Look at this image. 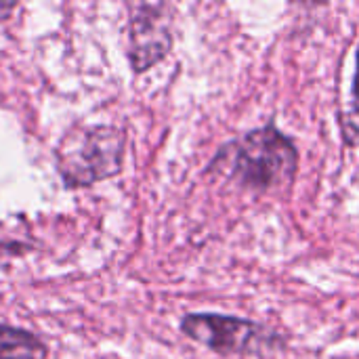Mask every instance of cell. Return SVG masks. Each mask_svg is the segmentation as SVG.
<instances>
[{"label":"cell","instance_id":"3","mask_svg":"<svg viewBox=\"0 0 359 359\" xmlns=\"http://www.w3.org/2000/svg\"><path fill=\"white\" fill-rule=\"evenodd\" d=\"M181 332L221 355H265L284 345L282 337L267 326L221 313H187L181 320Z\"/></svg>","mask_w":359,"mask_h":359},{"label":"cell","instance_id":"6","mask_svg":"<svg viewBox=\"0 0 359 359\" xmlns=\"http://www.w3.org/2000/svg\"><path fill=\"white\" fill-rule=\"evenodd\" d=\"M343 130L345 139L353 145L359 143V44L355 53V72L351 80V90H349V105L343 118Z\"/></svg>","mask_w":359,"mask_h":359},{"label":"cell","instance_id":"1","mask_svg":"<svg viewBox=\"0 0 359 359\" xmlns=\"http://www.w3.org/2000/svg\"><path fill=\"white\" fill-rule=\"evenodd\" d=\"M124 154V130L111 124H80L61 137L55 166L65 189H86L120 175Z\"/></svg>","mask_w":359,"mask_h":359},{"label":"cell","instance_id":"7","mask_svg":"<svg viewBox=\"0 0 359 359\" xmlns=\"http://www.w3.org/2000/svg\"><path fill=\"white\" fill-rule=\"evenodd\" d=\"M32 250L29 244L21 242H0V259H13V257H23Z\"/></svg>","mask_w":359,"mask_h":359},{"label":"cell","instance_id":"4","mask_svg":"<svg viewBox=\"0 0 359 359\" xmlns=\"http://www.w3.org/2000/svg\"><path fill=\"white\" fill-rule=\"evenodd\" d=\"M175 6L168 2H130L126 57L135 74H145L172 48Z\"/></svg>","mask_w":359,"mask_h":359},{"label":"cell","instance_id":"2","mask_svg":"<svg viewBox=\"0 0 359 359\" xmlns=\"http://www.w3.org/2000/svg\"><path fill=\"white\" fill-rule=\"evenodd\" d=\"M231 175L252 191H273L294 181L299 151L288 135L273 124L244 135L231 145Z\"/></svg>","mask_w":359,"mask_h":359},{"label":"cell","instance_id":"5","mask_svg":"<svg viewBox=\"0 0 359 359\" xmlns=\"http://www.w3.org/2000/svg\"><path fill=\"white\" fill-rule=\"evenodd\" d=\"M46 343L19 326L0 324V359H46Z\"/></svg>","mask_w":359,"mask_h":359},{"label":"cell","instance_id":"8","mask_svg":"<svg viewBox=\"0 0 359 359\" xmlns=\"http://www.w3.org/2000/svg\"><path fill=\"white\" fill-rule=\"evenodd\" d=\"M17 8H19V2H4V0H0V23L8 21Z\"/></svg>","mask_w":359,"mask_h":359}]
</instances>
